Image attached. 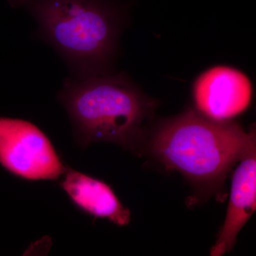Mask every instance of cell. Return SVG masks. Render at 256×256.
Returning <instances> with one entry per match:
<instances>
[{"label":"cell","instance_id":"cell-2","mask_svg":"<svg viewBox=\"0 0 256 256\" xmlns=\"http://www.w3.org/2000/svg\"><path fill=\"white\" fill-rule=\"evenodd\" d=\"M152 156L166 170L184 176L194 196L224 197V182L236 163L256 144V128L208 118L190 110L160 122L148 142Z\"/></svg>","mask_w":256,"mask_h":256},{"label":"cell","instance_id":"cell-3","mask_svg":"<svg viewBox=\"0 0 256 256\" xmlns=\"http://www.w3.org/2000/svg\"><path fill=\"white\" fill-rule=\"evenodd\" d=\"M57 98L82 148L106 142L133 152L142 149L144 124L158 105L126 74L114 72L82 78L70 76Z\"/></svg>","mask_w":256,"mask_h":256},{"label":"cell","instance_id":"cell-6","mask_svg":"<svg viewBox=\"0 0 256 256\" xmlns=\"http://www.w3.org/2000/svg\"><path fill=\"white\" fill-rule=\"evenodd\" d=\"M239 162L232 178L225 222L210 250L212 256H222L232 250L239 232L256 210V144Z\"/></svg>","mask_w":256,"mask_h":256},{"label":"cell","instance_id":"cell-7","mask_svg":"<svg viewBox=\"0 0 256 256\" xmlns=\"http://www.w3.org/2000/svg\"><path fill=\"white\" fill-rule=\"evenodd\" d=\"M60 182L70 202L84 213L106 218L122 226L130 222V212L122 204L112 188L104 181L66 166Z\"/></svg>","mask_w":256,"mask_h":256},{"label":"cell","instance_id":"cell-1","mask_svg":"<svg viewBox=\"0 0 256 256\" xmlns=\"http://www.w3.org/2000/svg\"><path fill=\"white\" fill-rule=\"evenodd\" d=\"M37 24L36 36L64 60L72 76L114 72L128 5L119 0H8Z\"/></svg>","mask_w":256,"mask_h":256},{"label":"cell","instance_id":"cell-5","mask_svg":"<svg viewBox=\"0 0 256 256\" xmlns=\"http://www.w3.org/2000/svg\"><path fill=\"white\" fill-rule=\"evenodd\" d=\"M192 96L197 112L214 120L228 121L248 108L252 86L242 70L228 66H216L197 77Z\"/></svg>","mask_w":256,"mask_h":256},{"label":"cell","instance_id":"cell-4","mask_svg":"<svg viewBox=\"0 0 256 256\" xmlns=\"http://www.w3.org/2000/svg\"><path fill=\"white\" fill-rule=\"evenodd\" d=\"M0 165L28 181L56 180L66 166L48 136L30 121L0 117Z\"/></svg>","mask_w":256,"mask_h":256}]
</instances>
